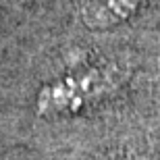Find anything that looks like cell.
<instances>
[{"label":"cell","instance_id":"obj_1","mask_svg":"<svg viewBox=\"0 0 160 160\" xmlns=\"http://www.w3.org/2000/svg\"><path fill=\"white\" fill-rule=\"evenodd\" d=\"M123 81L114 65H89L46 83L38 94V112L42 117H62L81 112L110 96Z\"/></svg>","mask_w":160,"mask_h":160},{"label":"cell","instance_id":"obj_2","mask_svg":"<svg viewBox=\"0 0 160 160\" xmlns=\"http://www.w3.org/2000/svg\"><path fill=\"white\" fill-rule=\"evenodd\" d=\"M143 0H81L79 19L89 29H110L129 21Z\"/></svg>","mask_w":160,"mask_h":160},{"label":"cell","instance_id":"obj_3","mask_svg":"<svg viewBox=\"0 0 160 160\" xmlns=\"http://www.w3.org/2000/svg\"><path fill=\"white\" fill-rule=\"evenodd\" d=\"M117 160H150V158H143V156H123V158H117Z\"/></svg>","mask_w":160,"mask_h":160}]
</instances>
